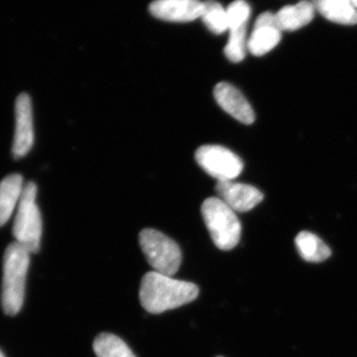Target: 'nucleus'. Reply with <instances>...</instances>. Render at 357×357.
Here are the masks:
<instances>
[{
	"instance_id": "obj_1",
	"label": "nucleus",
	"mask_w": 357,
	"mask_h": 357,
	"mask_svg": "<svg viewBox=\"0 0 357 357\" xmlns=\"http://www.w3.org/2000/svg\"><path fill=\"white\" fill-rule=\"evenodd\" d=\"M199 292L196 284L151 271L141 280L139 298L148 312L157 314L189 304L198 298Z\"/></svg>"
},
{
	"instance_id": "obj_2",
	"label": "nucleus",
	"mask_w": 357,
	"mask_h": 357,
	"mask_svg": "<svg viewBox=\"0 0 357 357\" xmlns=\"http://www.w3.org/2000/svg\"><path fill=\"white\" fill-rule=\"evenodd\" d=\"M30 255L16 241L9 244L4 253L1 305L7 316H15L23 306Z\"/></svg>"
},
{
	"instance_id": "obj_3",
	"label": "nucleus",
	"mask_w": 357,
	"mask_h": 357,
	"mask_svg": "<svg viewBox=\"0 0 357 357\" xmlns=\"http://www.w3.org/2000/svg\"><path fill=\"white\" fill-rule=\"evenodd\" d=\"M201 211L215 245L225 251L236 248L241 236V225L236 211L218 197L206 199Z\"/></svg>"
},
{
	"instance_id": "obj_4",
	"label": "nucleus",
	"mask_w": 357,
	"mask_h": 357,
	"mask_svg": "<svg viewBox=\"0 0 357 357\" xmlns=\"http://www.w3.org/2000/svg\"><path fill=\"white\" fill-rule=\"evenodd\" d=\"M36 198L37 185L33 182L25 184L13 225L16 243L31 255L38 252L42 237V218Z\"/></svg>"
},
{
	"instance_id": "obj_5",
	"label": "nucleus",
	"mask_w": 357,
	"mask_h": 357,
	"mask_svg": "<svg viewBox=\"0 0 357 357\" xmlns=\"http://www.w3.org/2000/svg\"><path fill=\"white\" fill-rule=\"evenodd\" d=\"M143 255L155 272L172 277L182 263V251L170 237L153 229H145L139 234Z\"/></svg>"
},
{
	"instance_id": "obj_6",
	"label": "nucleus",
	"mask_w": 357,
	"mask_h": 357,
	"mask_svg": "<svg viewBox=\"0 0 357 357\" xmlns=\"http://www.w3.org/2000/svg\"><path fill=\"white\" fill-rule=\"evenodd\" d=\"M199 167L218 182L236 180L243 170L241 159L220 145H204L195 154Z\"/></svg>"
},
{
	"instance_id": "obj_7",
	"label": "nucleus",
	"mask_w": 357,
	"mask_h": 357,
	"mask_svg": "<svg viewBox=\"0 0 357 357\" xmlns=\"http://www.w3.org/2000/svg\"><path fill=\"white\" fill-rule=\"evenodd\" d=\"M34 143V126L31 98L27 93H20L15 102V133L13 154L20 159L29 153Z\"/></svg>"
},
{
	"instance_id": "obj_8",
	"label": "nucleus",
	"mask_w": 357,
	"mask_h": 357,
	"mask_svg": "<svg viewBox=\"0 0 357 357\" xmlns=\"http://www.w3.org/2000/svg\"><path fill=\"white\" fill-rule=\"evenodd\" d=\"M218 198L236 213L253 210L263 201V194L257 188L234 181H222L215 185Z\"/></svg>"
},
{
	"instance_id": "obj_9",
	"label": "nucleus",
	"mask_w": 357,
	"mask_h": 357,
	"mask_svg": "<svg viewBox=\"0 0 357 357\" xmlns=\"http://www.w3.org/2000/svg\"><path fill=\"white\" fill-rule=\"evenodd\" d=\"M204 2L201 0H155L150 13L158 20L169 22H191L201 18Z\"/></svg>"
},
{
	"instance_id": "obj_10",
	"label": "nucleus",
	"mask_w": 357,
	"mask_h": 357,
	"mask_svg": "<svg viewBox=\"0 0 357 357\" xmlns=\"http://www.w3.org/2000/svg\"><path fill=\"white\" fill-rule=\"evenodd\" d=\"M213 96L218 105L236 121L248 126L255 122V110L236 86L225 82L218 83L213 89Z\"/></svg>"
},
{
	"instance_id": "obj_11",
	"label": "nucleus",
	"mask_w": 357,
	"mask_h": 357,
	"mask_svg": "<svg viewBox=\"0 0 357 357\" xmlns=\"http://www.w3.org/2000/svg\"><path fill=\"white\" fill-rule=\"evenodd\" d=\"M281 32L275 14L262 13L258 16L255 29L248 38V51L257 57L269 53L280 43Z\"/></svg>"
},
{
	"instance_id": "obj_12",
	"label": "nucleus",
	"mask_w": 357,
	"mask_h": 357,
	"mask_svg": "<svg viewBox=\"0 0 357 357\" xmlns=\"http://www.w3.org/2000/svg\"><path fill=\"white\" fill-rule=\"evenodd\" d=\"M24 185L20 174L7 176L0 182V227L8 222L17 208Z\"/></svg>"
},
{
	"instance_id": "obj_13",
	"label": "nucleus",
	"mask_w": 357,
	"mask_h": 357,
	"mask_svg": "<svg viewBox=\"0 0 357 357\" xmlns=\"http://www.w3.org/2000/svg\"><path fill=\"white\" fill-rule=\"evenodd\" d=\"M314 10V4L307 0H302L295 6L283 7L275 14L277 25L281 31H295L311 22Z\"/></svg>"
},
{
	"instance_id": "obj_14",
	"label": "nucleus",
	"mask_w": 357,
	"mask_h": 357,
	"mask_svg": "<svg viewBox=\"0 0 357 357\" xmlns=\"http://www.w3.org/2000/svg\"><path fill=\"white\" fill-rule=\"evenodd\" d=\"M314 9L326 20L338 24H357V9L351 0H312Z\"/></svg>"
},
{
	"instance_id": "obj_15",
	"label": "nucleus",
	"mask_w": 357,
	"mask_h": 357,
	"mask_svg": "<svg viewBox=\"0 0 357 357\" xmlns=\"http://www.w3.org/2000/svg\"><path fill=\"white\" fill-rule=\"evenodd\" d=\"M301 257L307 262H323L332 255L330 248L316 234L302 231L295 239Z\"/></svg>"
},
{
	"instance_id": "obj_16",
	"label": "nucleus",
	"mask_w": 357,
	"mask_h": 357,
	"mask_svg": "<svg viewBox=\"0 0 357 357\" xmlns=\"http://www.w3.org/2000/svg\"><path fill=\"white\" fill-rule=\"evenodd\" d=\"M93 347L98 357H136L128 345L114 333H100Z\"/></svg>"
},
{
	"instance_id": "obj_17",
	"label": "nucleus",
	"mask_w": 357,
	"mask_h": 357,
	"mask_svg": "<svg viewBox=\"0 0 357 357\" xmlns=\"http://www.w3.org/2000/svg\"><path fill=\"white\" fill-rule=\"evenodd\" d=\"M201 18L208 29L215 34L229 31L227 8L215 0L204 2Z\"/></svg>"
},
{
	"instance_id": "obj_18",
	"label": "nucleus",
	"mask_w": 357,
	"mask_h": 357,
	"mask_svg": "<svg viewBox=\"0 0 357 357\" xmlns=\"http://www.w3.org/2000/svg\"><path fill=\"white\" fill-rule=\"evenodd\" d=\"M248 50V39L246 26L229 30V41L223 50L225 57L229 59L230 62L239 63L245 58Z\"/></svg>"
},
{
	"instance_id": "obj_19",
	"label": "nucleus",
	"mask_w": 357,
	"mask_h": 357,
	"mask_svg": "<svg viewBox=\"0 0 357 357\" xmlns=\"http://www.w3.org/2000/svg\"><path fill=\"white\" fill-rule=\"evenodd\" d=\"M229 30L243 27L250 17V6L244 0H236L227 8Z\"/></svg>"
},
{
	"instance_id": "obj_20",
	"label": "nucleus",
	"mask_w": 357,
	"mask_h": 357,
	"mask_svg": "<svg viewBox=\"0 0 357 357\" xmlns=\"http://www.w3.org/2000/svg\"><path fill=\"white\" fill-rule=\"evenodd\" d=\"M352 4H354V7L357 9V0H351Z\"/></svg>"
},
{
	"instance_id": "obj_21",
	"label": "nucleus",
	"mask_w": 357,
	"mask_h": 357,
	"mask_svg": "<svg viewBox=\"0 0 357 357\" xmlns=\"http://www.w3.org/2000/svg\"><path fill=\"white\" fill-rule=\"evenodd\" d=\"M0 357H4L3 354H2L1 351H0Z\"/></svg>"
},
{
	"instance_id": "obj_22",
	"label": "nucleus",
	"mask_w": 357,
	"mask_h": 357,
	"mask_svg": "<svg viewBox=\"0 0 357 357\" xmlns=\"http://www.w3.org/2000/svg\"><path fill=\"white\" fill-rule=\"evenodd\" d=\"M218 357H222V356H218Z\"/></svg>"
}]
</instances>
